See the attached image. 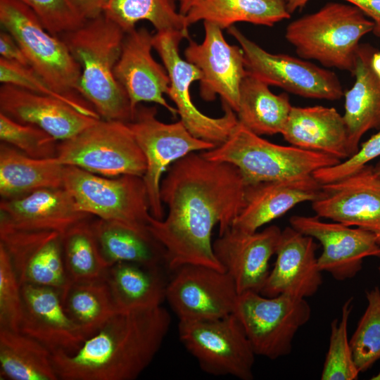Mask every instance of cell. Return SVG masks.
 <instances>
[{"label": "cell", "mask_w": 380, "mask_h": 380, "mask_svg": "<svg viewBox=\"0 0 380 380\" xmlns=\"http://www.w3.org/2000/svg\"><path fill=\"white\" fill-rule=\"evenodd\" d=\"M246 184L237 167L201 153L169 167L160 187L167 216H151L148 225L164 248L167 270L199 265L224 271L213 251L212 232L216 224L219 235L231 227L243 207Z\"/></svg>", "instance_id": "cell-1"}, {"label": "cell", "mask_w": 380, "mask_h": 380, "mask_svg": "<svg viewBox=\"0 0 380 380\" xmlns=\"http://www.w3.org/2000/svg\"><path fill=\"white\" fill-rule=\"evenodd\" d=\"M170 324L162 305L119 311L75 353L52 354L58 379L134 380L160 349Z\"/></svg>", "instance_id": "cell-2"}, {"label": "cell", "mask_w": 380, "mask_h": 380, "mask_svg": "<svg viewBox=\"0 0 380 380\" xmlns=\"http://www.w3.org/2000/svg\"><path fill=\"white\" fill-rule=\"evenodd\" d=\"M125 35L102 14L60 37L80 66V94L101 119L129 122L134 112L114 73Z\"/></svg>", "instance_id": "cell-3"}, {"label": "cell", "mask_w": 380, "mask_h": 380, "mask_svg": "<svg viewBox=\"0 0 380 380\" xmlns=\"http://www.w3.org/2000/svg\"><path fill=\"white\" fill-rule=\"evenodd\" d=\"M374 27L372 20L355 6L329 2L290 23L285 37L300 57L353 75L360 41Z\"/></svg>", "instance_id": "cell-4"}, {"label": "cell", "mask_w": 380, "mask_h": 380, "mask_svg": "<svg viewBox=\"0 0 380 380\" xmlns=\"http://www.w3.org/2000/svg\"><path fill=\"white\" fill-rule=\"evenodd\" d=\"M201 153L237 167L246 184L310 176L341 162L324 153L272 143L239 122L224 143Z\"/></svg>", "instance_id": "cell-5"}, {"label": "cell", "mask_w": 380, "mask_h": 380, "mask_svg": "<svg viewBox=\"0 0 380 380\" xmlns=\"http://www.w3.org/2000/svg\"><path fill=\"white\" fill-rule=\"evenodd\" d=\"M0 23L18 43L34 71L58 93L94 108L79 93V63L63 40L51 34L31 8L19 0H0Z\"/></svg>", "instance_id": "cell-6"}, {"label": "cell", "mask_w": 380, "mask_h": 380, "mask_svg": "<svg viewBox=\"0 0 380 380\" xmlns=\"http://www.w3.org/2000/svg\"><path fill=\"white\" fill-rule=\"evenodd\" d=\"M63 184L81 211L140 232H149L151 215L142 177H109L65 166Z\"/></svg>", "instance_id": "cell-7"}, {"label": "cell", "mask_w": 380, "mask_h": 380, "mask_svg": "<svg viewBox=\"0 0 380 380\" xmlns=\"http://www.w3.org/2000/svg\"><path fill=\"white\" fill-rule=\"evenodd\" d=\"M56 160L101 176L143 177L144 153L128 123L99 119L75 136L60 141Z\"/></svg>", "instance_id": "cell-8"}, {"label": "cell", "mask_w": 380, "mask_h": 380, "mask_svg": "<svg viewBox=\"0 0 380 380\" xmlns=\"http://www.w3.org/2000/svg\"><path fill=\"white\" fill-rule=\"evenodd\" d=\"M233 314L255 355L276 360L291 352L293 338L309 321L311 308L303 298L246 291L239 294Z\"/></svg>", "instance_id": "cell-9"}, {"label": "cell", "mask_w": 380, "mask_h": 380, "mask_svg": "<svg viewBox=\"0 0 380 380\" xmlns=\"http://www.w3.org/2000/svg\"><path fill=\"white\" fill-rule=\"evenodd\" d=\"M178 334L204 372L253 379L256 355L233 313L217 319L179 321Z\"/></svg>", "instance_id": "cell-10"}, {"label": "cell", "mask_w": 380, "mask_h": 380, "mask_svg": "<svg viewBox=\"0 0 380 380\" xmlns=\"http://www.w3.org/2000/svg\"><path fill=\"white\" fill-rule=\"evenodd\" d=\"M156 114V107L139 104L133 119L127 123L146 158V170L142 177L150 213L153 217L163 220L165 213L160 187L163 173L186 155L216 146L193 136L180 120L167 124L160 121Z\"/></svg>", "instance_id": "cell-11"}, {"label": "cell", "mask_w": 380, "mask_h": 380, "mask_svg": "<svg viewBox=\"0 0 380 380\" xmlns=\"http://www.w3.org/2000/svg\"><path fill=\"white\" fill-rule=\"evenodd\" d=\"M179 31H160L153 34V46L160 57L170 79L167 96L175 104L180 120L195 137L212 143L216 146L224 143L239 123L236 112L222 103L224 114L212 118L201 112L193 103L190 86L202 77L199 69L183 59L179 46L184 38Z\"/></svg>", "instance_id": "cell-12"}, {"label": "cell", "mask_w": 380, "mask_h": 380, "mask_svg": "<svg viewBox=\"0 0 380 380\" xmlns=\"http://www.w3.org/2000/svg\"><path fill=\"white\" fill-rule=\"evenodd\" d=\"M227 31L243 51L246 71L269 86L306 98L335 101L343 96L342 85L334 72L293 56L267 52L234 25Z\"/></svg>", "instance_id": "cell-13"}, {"label": "cell", "mask_w": 380, "mask_h": 380, "mask_svg": "<svg viewBox=\"0 0 380 380\" xmlns=\"http://www.w3.org/2000/svg\"><path fill=\"white\" fill-rule=\"evenodd\" d=\"M172 272L165 300L179 321L217 319L233 313L239 293L225 271L185 265Z\"/></svg>", "instance_id": "cell-14"}, {"label": "cell", "mask_w": 380, "mask_h": 380, "mask_svg": "<svg viewBox=\"0 0 380 380\" xmlns=\"http://www.w3.org/2000/svg\"><path fill=\"white\" fill-rule=\"evenodd\" d=\"M316 215L374 233L380 243V175L366 164L338 180L321 184L312 202Z\"/></svg>", "instance_id": "cell-15"}, {"label": "cell", "mask_w": 380, "mask_h": 380, "mask_svg": "<svg viewBox=\"0 0 380 380\" xmlns=\"http://www.w3.org/2000/svg\"><path fill=\"white\" fill-rule=\"evenodd\" d=\"M0 244L6 249L21 285L56 288L63 293L70 281L63 255L62 234L23 230L0 222Z\"/></svg>", "instance_id": "cell-16"}, {"label": "cell", "mask_w": 380, "mask_h": 380, "mask_svg": "<svg viewBox=\"0 0 380 380\" xmlns=\"http://www.w3.org/2000/svg\"><path fill=\"white\" fill-rule=\"evenodd\" d=\"M203 26V41L191 40L184 50L185 59L201 72V98L211 101L219 95L222 103L236 113L240 85L246 74L243 51L241 46L229 44L216 25L204 21Z\"/></svg>", "instance_id": "cell-17"}, {"label": "cell", "mask_w": 380, "mask_h": 380, "mask_svg": "<svg viewBox=\"0 0 380 380\" xmlns=\"http://www.w3.org/2000/svg\"><path fill=\"white\" fill-rule=\"evenodd\" d=\"M289 222L296 230L321 243L318 267L336 280L354 277L361 270L365 258H380V243L376 236L368 230L336 222H326L317 215H293Z\"/></svg>", "instance_id": "cell-18"}, {"label": "cell", "mask_w": 380, "mask_h": 380, "mask_svg": "<svg viewBox=\"0 0 380 380\" xmlns=\"http://www.w3.org/2000/svg\"><path fill=\"white\" fill-rule=\"evenodd\" d=\"M281 230L276 225L247 233L229 227L213 242L214 253L234 280L238 293H260L270 274Z\"/></svg>", "instance_id": "cell-19"}, {"label": "cell", "mask_w": 380, "mask_h": 380, "mask_svg": "<svg viewBox=\"0 0 380 380\" xmlns=\"http://www.w3.org/2000/svg\"><path fill=\"white\" fill-rule=\"evenodd\" d=\"M153 34L145 27L125 33L115 76L126 91L134 112L141 102H151L176 117V108L164 97L169 91L170 79L165 66L153 57Z\"/></svg>", "instance_id": "cell-20"}, {"label": "cell", "mask_w": 380, "mask_h": 380, "mask_svg": "<svg viewBox=\"0 0 380 380\" xmlns=\"http://www.w3.org/2000/svg\"><path fill=\"white\" fill-rule=\"evenodd\" d=\"M23 315L20 332L51 353H72L87 339L65 310L62 291L56 288L23 284Z\"/></svg>", "instance_id": "cell-21"}, {"label": "cell", "mask_w": 380, "mask_h": 380, "mask_svg": "<svg viewBox=\"0 0 380 380\" xmlns=\"http://www.w3.org/2000/svg\"><path fill=\"white\" fill-rule=\"evenodd\" d=\"M315 239L286 227L281 230L276 262L260 293L267 297L289 294L298 298L314 295L322 282Z\"/></svg>", "instance_id": "cell-22"}, {"label": "cell", "mask_w": 380, "mask_h": 380, "mask_svg": "<svg viewBox=\"0 0 380 380\" xmlns=\"http://www.w3.org/2000/svg\"><path fill=\"white\" fill-rule=\"evenodd\" d=\"M0 113L18 122L35 125L59 141L75 136L99 120L85 115L52 96L5 84L0 87Z\"/></svg>", "instance_id": "cell-23"}, {"label": "cell", "mask_w": 380, "mask_h": 380, "mask_svg": "<svg viewBox=\"0 0 380 380\" xmlns=\"http://www.w3.org/2000/svg\"><path fill=\"white\" fill-rule=\"evenodd\" d=\"M93 217L79 209L65 188L42 189L0 202V222L23 230L54 231L63 234Z\"/></svg>", "instance_id": "cell-24"}, {"label": "cell", "mask_w": 380, "mask_h": 380, "mask_svg": "<svg viewBox=\"0 0 380 380\" xmlns=\"http://www.w3.org/2000/svg\"><path fill=\"white\" fill-rule=\"evenodd\" d=\"M321 184L313 175L286 180L247 184L243 207L231 227L253 233L296 205L312 202Z\"/></svg>", "instance_id": "cell-25"}, {"label": "cell", "mask_w": 380, "mask_h": 380, "mask_svg": "<svg viewBox=\"0 0 380 380\" xmlns=\"http://www.w3.org/2000/svg\"><path fill=\"white\" fill-rule=\"evenodd\" d=\"M291 146L329 155L342 161L350 157L346 125L334 108L292 106L281 133Z\"/></svg>", "instance_id": "cell-26"}, {"label": "cell", "mask_w": 380, "mask_h": 380, "mask_svg": "<svg viewBox=\"0 0 380 380\" xmlns=\"http://www.w3.org/2000/svg\"><path fill=\"white\" fill-rule=\"evenodd\" d=\"M376 51L368 44H360L353 74L355 81L344 94L343 117L350 156L358 151L360 139L366 132L380 128V78L371 63Z\"/></svg>", "instance_id": "cell-27"}, {"label": "cell", "mask_w": 380, "mask_h": 380, "mask_svg": "<svg viewBox=\"0 0 380 380\" xmlns=\"http://www.w3.org/2000/svg\"><path fill=\"white\" fill-rule=\"evenodd\" d=\"M186 25L203 20L222 30L238 22L273 26L290 18L285 0H179Z\"/></svg>", "instance_id": "cell-28"}, {"label": "cell", "mask_w": 380, "mask_h": 380, "mask_svg": "<svg viewBox=\"0 0 380 380\" xmlns=\"http://www.w3.org/2000/svg\"><path fill=\"white\" fill-rule=\"evenodd\" d=\"M164 267L134 262H118L108 267L105 280L118 310L161 306L169 280Z\"/></svg>", "instance_id": "cell-29"}, {"label": "cell", "mask_w": 380, "mask_h": 380, "mask_svg": "<svg viewBox=\"0 0 380 380\" xmlns=\"http://www.w3.org/2000/svg\"><path fill=\"white\" fill-rule=\"evenodd\" d=\"M64 168L55 158H34L1 142V198L11 199L42 189L64 188Z\"/></svg>", "instance_id": "cell-30"}, {"label": "cell", "mask_w": 380, "mask_h": 380, "mask_svg": "<svg viewBox=\"0 0 380 380\" xmlns=\"http://www.w3.org/2000/svg\"><path fill=\"white\" fill-rule=\"evenodd\" d=\"M91 224L109 267L118 262L165 267L164 248L150 231L140 232L97 217L92 218Z\"/></svg>", "instance_id": "cell-31"}, {"label": "cell", "mask_w": 380, "mask_h": 380, "mask_svg": "<svg viewBox=\"0 0 380 380\" xmlns=\"http://www.w3.org/2000/svg\"><path fill=\"white\" fill-rule=\"evenodd\" d=\"M291 108L287 94H274L268 84L246 71L236 113L239 123L260 136L281 134Z\"/></svg>", "instance_id": "cell-32"}, {"label": "cell", "mask_w": 380, "mask_h": 380, "mask_svg": "<svg viewBox=\"0 0 380 380\" xmlns=\"http://www.w3.org/2000/svg\"><path fill=\"white\" fill-rule=\"evenodd\" d=\"M0 376L8 380H59L52 353L21 332L0 329Z\"/></svg>", "instance_id": "cell-33"}, {"label": "cell", "mask_w": 380, "mask_h": 380, "mask_svg": "<svg viewBox=\"0 0 380 380\" xmlns=\"http://www.w3.org/2000/svg\"><path fill=\"white\" fill-rule=\"evenodd\" d=\"M62 299L67 313L87 338L96 334L120 311L105 278L70 283Z\"/></svg>", "instance_id": "cell-34"}, {"label": "cell", "mask_w": 380, "mask_h": 380, "mask_svg": "<svg viewBox=\"0 0 380 380\" xmlns=\"http://www.w3.org/2000/svg\"><path fill=\"white\" fill-rule=\"evenodd\" d=\"M179 0H108L103 14L125 32L141 20L151 23L156 32L179 31L189 36L188 25L179 12Z\"/></svg>", "instance_id": "cell-35"}, {"label": "cell", "mask_w": 380, "mask_h": 380, "mask_svg": "<svg viewBox=\"0 0 380 380\" xmlns=\"http://www.w3.org/2000/svg\"><path fill=\"white\" fill-rule=\"evenodd\" d=\"M93 217L81 221L62 234L63 260L71 283L104 279L109 267L91 228Z\"/></svg>", "instance_id": "cell-36"}, {"label": "cell", "mask_w": 380, "mask_h": 380, "mask_svg": "<svg viewBox=\"0 0 380 380\" xmlns=\"http://www.w3.org/2000/svg\"><path fill=\"white\" fill-rule=\"evenodd\" d=\"M367 306L353 334L350 345L360 372H366L380 359V290L366 291Z\"/></svg>", "instance_id": "cell-37"}, {"label": "cell", "mask_w": 380, "mask_h": 380, "mask_svg": "<svg viewBox=\"0 0 380 380\" xmlns=\"http://www.w3.org/2000/svg\"><path fill=\"white\" fill-rule=\"evenodd\" d=\"M352 300V298H349L343 304L341 320L334 319L331 324L329 346L321 374L322 380H354L360 374L348 338Z\"/></svg>", "instance_id": "cell-38"}, {"label": "cell", "mask_w": 380, "mask_h": 380, "mask_svg": "<svg viewBox=\"0 0 380 380\" xmlns=\"http://www.w3.org/2000/svg\"><path fill=\"white\" fill-rule=\"evenodd\" d=\"M0 139L25 155L38 159L56 158L59 142L41 128L18 122L1 113Z\"/></svg>", "instance_id": "cell-39"}, {"label": "cell", "mask_w": 380, "mask_h": 380, "mask_svg": "<svg viewBox=\"0 0 380 380\" xmlns=\"http://www.w3.org/2000/svg\"><path fill=\"white\" fill-rule=\"evenodd\" d=\"M23 315L22 286L0 244V329L20 332Z\"/></svg>", "instance_id": "cell-40"}, {"label": "cell", "mask_w": 380, "mask_h": 380, "mask_svg": "<svg viewBox=\"0 0 380 380\" xmlns=\"http://www.w3.org/2000/svg\"><path fill=\"white\" fill-rule=\"evenodd\" d=\"M0 82L1 84L13 85L34 93L52 96L85 115L101 118L94 108L81 105L56 91L29 65L0 57Z\"/></svg>", "instance_id": "cell-41"}, {"label": "cell", "mask_w": 380, "mask_h": 380, "mask_svg": "<svg viewBox=\"0 0 380 380\" xmlns=\"http://www.w3.org/2000/svg\"><path fill=\"white\" fill-rule=\"evenodd\" d=\"M39 18L52 34L60 37L77 29L86 20L75 9L70 0H19Z\"/></svg>", "instance_id": "cell-42"}, {"label": "cell", "mask_w": 380, "mask_h": 380, "mask_svg": "<svg viewBox=\"0 0 380 380\" xmlns=\"http://www.w3.org/2000/svg\"><path fill=\"white\" fill-rule=\"evenodd\" d=\"M379 157H380V128L375 134L360 145L358 151L352 156L333 166L319 169L312 175L320 184L331 182L353 173Z\"/></svg>", "instance_id": "cell-43"}, {"label": "cell", "mask_w": 380, "mask_h": 380, "mask_svg": "<svg viewBox=\"0 0 380 380\" xmlns=\"http://www.w3.org/2000/svg\"><path fill=\"white\" fill-rule=\"evenodd\" d=\"M1 58L29 65L27 58L15 38L6 30L0 32Z\"/></svg>", "instance_id": "cell-44"}, {"label": "cell", "mask_w": 380, "mask_h": 380, "mask_svg": "<svg viewBox=\"0 0 380 380\" xmlns=\"http://www.w3.org/2000/svg\"><path fill=\"white\" fill-rule=\"evenodd\" d=\"M360 8L374 23L372 32L380 37V0H343Z\"/></svg>", "instance_id": "cell-45"}, {"label": "cell", "mask_w": 380, "mask_h": 380, "mask_svg": "<svg viewBox=\"0 0 380 380\" xmlns=\"http://www.w3.org/2000/svg\"><path fill=\"white\" fill-rule=\"evenodd\" d=\"M78 13L87 20L103 14L108 0H70Z\"/></svg>", "instance_id": "cell-46"}, {"label": "cell", "mask_w": 380, "mask_h": 380, "mask_svg": "<svg viewBox=\"0 0 380 380\" xmlns=\"http://www.w3.org/2000/svg\"><path fill=\"white\" fill-rule=\"evenodd\" d=\"M371 63L374 72L380 78V52L377 50L374 53Z\"/></svg>", "instance_id": "cell-47"}, {"label": "cell", "mask_w": 380, "mask_h": 380, "mask_svg": "<svg viewBox=\"0 0 380 380\" xmlns=\"http://www.w3.org/2000/svg\"><path fill=\"white\" fill-rule=\"evenodd\" d=\"M374 168H375V170L376 171V172L380 175V160L374 165Z\"/></svg>", "instance_id": "cell-48"}, {"label": "cell", "mask_w": 380, "mask_h": 380, "mask_svg": "<svg viewBox=\"0 0 380 380\" xmlns=\"http://www.w3.org/2000/svg\"><path fill=\"white\" fill-rule=\"evenodd\" d=\"M372 379L379 380L380 379V372L377 375L374 376V378H372Z\"/></svg>", "instance_id": "cell-49"}, {"label": "cell", "mask_w": 380, "mask_h": 380, "mask_svg": "<svg viewBox=\"0 0 380 380\" xmlns=\"http://www.w3.org/2000/svg\"><path fill=\"white\" fill-rule=\"evenodd\" d=\"M379 271L380 272V267H379Z\"/></svg>", "instance_id": "cell-50"}]
</instances>
